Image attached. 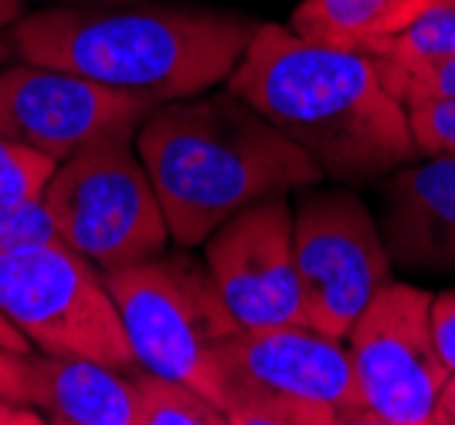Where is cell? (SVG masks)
Masks as SVG:
<instances>
[{"label":"cell","mask_w":455,"mask_h":425,"mask_svg":"<svg viewBox=\"0 0 455 425\" xmlns=\"http://www.w3.org/2000/svg\"><path fill=\"white\" fill-rule=\"evenodd\" d=\"M228 89L340 184H367L418 160L408 113L367 52L259 24Z\"/></svg>","instance_id":"obj_1"},{"label":"cell","mask_w":455,"mask_h":425,"mask_svg":"<svg viewBox=\"0 0 455 425\" xmlns=\"http://www.w3.org/2000/svg\"><path fill=\"white\" fill-rule=\"evenodd\" d=\"M255 31L248 14L194 4H65L14 20L11 48L160 106L228 82Z\"/></svg>","instance_id":"obj_2"},{"label":"cell","mask_w":455,"mask_h":425,"mask_svg":"<svg viewBox=\"0 0 455 425\" xmlns=\"http://www.w3.org/2000/svg\"><path fill=\"white\" fill-rule=\"evenodd\" d=\"M133 143L171 238L184 249L204 245L248 204L326 177L303 147L231 89L153 106Z\"/></svg>","instance_id":"obj_3"},{"label":"cell","mask_w":455,"mask_h":425,"mask_svg":"<svg viewBox=\"0 0 455 425\" xmlns=\"http://www.w3.org/2000/svg\"><path fill=\"white\" fill-rule=\"evenodd\" d=\"M214 371L228 425H371L347 341L309 324L238 327Z\"/></svg>","instance_id":"obj_4"},{"label":"cell","mask_w":455,"mask_h":425,"mask_svg":"<svg viewBox=\"0 0 455 425\" xmlns=\"http://www.w3.org/2000/svg\"><path fill=\"white\" fill-rule=\"evenodd\" d=\"M140 367L190 385L218 405L214 350L238 330L204 262L184 245L102 272ZM221 408V405H218Z\"/></svg>","instance_id":"obj_5"},{"label":"cell","mask_w":455,"mask_h":425,"mask_svg":"<svg viewBox=\"0 0 455 425\" xmlns=\"http://www.w3.org/2000/svg\"><path fill=\"white\" fill-rule=\"evenodd\" d=\"M133 140L136 126L99 136L61 160L44 188L61 242L99 272L143 262L171 242L160 197Z\"/></svg>","instance_id":"obj_6"},{"label":"cell","mask_w":455,"mask_h":425,"mask_svg":"<svg viewBox=\"0 0 455 425\" xmlns=\"http://www.w3.org/2000/svg\"><path fill=\"white\" fill-rule=\"evenodd\" d=\"M0 313L35 350L136 365L102 272L65 242L0 249Z\"/></svg>","instance_id":"obj_7"},{"label":"cell","mask_w":455,"mask_h":425,"mask_svg":"<svg viewBox=\"0 0 455 425\" xmlns=\"http://www.w3.org/2000/svg\"><path fill=\"white\" fill-rule=\"evenodd\" d=\"M292 252L306 324L347 337L374 293L391 279L384 232L347 188H303L292 208Z\"/></svg>","instance_id":"obj_8"},{"label":"cell","mask_w":455,"mask_h":425,"mask_svg":"<svg viewBox=\"0 0 455 425\" xmlns=\"http://www.w3.org/2000/svg\"><path fill=\"white\" fill-rule=\"evenodd\" d=\"M432 296L387 279L343 337L374 425H432V408L449 378L428 324Z\"/></svg>","instance_id":"obj_9"},{"label":"cell","mask_w":455,"mask_h":425,"mask_svg":"<svg viewBox=\"0 0 455 425\" xmlns=\"http://www.w3.org/2000/svg\"><path fill=\"white\" fill-rule=\"evenodd\" d=\"M153 102L92 78L24 61L0 68V136L52 160H68L99 136L140 126Z\"/></svg>","instance_id":"obj_10"},{"label":"cell","mask_w":455,"mask_h":425,"mask_svg":"<svg viewBox=\"0 0 455 425\" xmlns=\"http://www.w3.org/2000/svg\"><path fill=\"white\" fill-rule=\"evenodd\" d=\"M204 266L238 327L306 324L289 194L262 197L228 218L204 242Z\"/></svg>","instance_id":"obj_11"},{"label":"cell","mask_w":455,"mask_h":425,"mask_svg":"<svg viewBox=\"0 0 455 425\" xmlns=\"http://www.w3.org/2000/svg\"><path fill=\"white\" fill-rule=\"evenodd\" d=\"M384 245L401 269L455 272V156H425L395 171Z\"/></svg>","instance_id":"obj_12"},{"label":"cell","mask_w":455,"mask_h":425,"mask_svg":"<svg viewBox=\"0 0 455 425\" xmlns=\"http://www.w3.org/2000/svg\"><path fill=\"white\" fill-rule=\"evenodd\" d=\"M31 405L55 425H136L133 367L68 354H24Z\"/></svg>","instance_id":"obj_13"},{"label":"cell","mask_w":455,"mask_h":425,"mask_svg":"<svg viewBox=\"0 0 455 425\" xmlns=\"http://www.w3.org/2000/svg\"><path fill=\"white\" fill-rule=\"evenodd\" d=\"M432 4L438 0H299L289 28L323 44L371 52Z\"/></svg>","instance_id":"obj_14"},{"label":"cell","mask_w":455,"mask_h":425,"mask_svg":"<svg viewBox=\"0 0 455 425\" xmlns=\"http://www.w3.org/2000/svg\"><path fill=\"white\" fill-rule=\"evenodd\" d=\"M136 425H228V415L190 385L133 365Z\"/></svg>","instance_id":"obj_15"},{"label":"cell","mask_w":455,"mask_h":425,"mask_svg":"<svg viewBox=\"0 0 455 425\" xmlns=\"http://www.w3.org/2000/svg\"><path fill=\"white\" fill-rule=\"evenodd\" d=\"M367 55L378 65H398V68L449 59L455 55V7L449 0H438L425 14H418L408 28H401L398 35L371 48Z\"/></svg>","instance_id":"obj_16"},{"label":"cell","mask_w":455,"mask_h":425,"mask_svg":"<svg viewBox=\"0 0 455 425\" xmlns=\"http://www.w3.org/2000/svg\"><path fill=\"white\" fill-rule=\"evenodd\" d=\"M58 160L38 154L24 143L0 136V204L44 197V188L55 174Z\"/></svg>","instance_id":"obj_17"},{"label":"cell","mask_w":455,"mask_h":425,"mask_svg":"<svg viewBox=\"0 0 455 425\" xmlns=\"http://www.w3.org/2000/svg\"><path fill=\"white\" fill-rule=\"evenodd\" d=\"M378 68L387 92L401 106H415L428 99H455V55L411 65V68H398V65H378Z\"/></svg>","instance_id":"obj_18"},{"label":"cell","mask_w":455,"mask_h":425,"mask_svg":"<svg viewBox=\"0 0 455 425\" xmlns=\"http://www.w3.org/2000/svg\"><path fill=\"white\" fill-rule=\"evenodd\" d=\"M418 156H455V99L404 106Z\"/></svg>","instance_id":"obj_19"},{"label":"cell","mask_w":455,"mask_h":425,"mask_svg":"<svg viewBox=\"0 0 455 425\" xmlns=\"http://www.w3.org/2000/svg\"><path fill=\"white\" fill-rule=\"evenodd\" d=\"M35 242H61L44 197L0 204V249H18V245H35Z\"/></svg>","instance_id":"obj_20"},{"label":"cell","mask_w":455,"mask_h":425,"mask_svg":"<svg viewBox=\"0 0 455 425\" xmlns=\"http://www.w3.org/2000/svg\"><path fill=\"white\" fill-rule=\"evenodd\" d=\"M428 324H432V341H435L442 365L449 367V374H455V290L432 296Z\"/></svg>","instance_id":"obj_21"},{"label":"cell","mask_w":455,"mask_h":425,"mask_svg":"<svg viewBox=\"0 0 455 425\" xmlns=\"http://www.w3.org/2000/svg\"><path fill=\"white\" fill-rule=\"evenodd\" d=\"M0 395L7 398H18L28 402L31 398V385H28V365H24V354L4 348L0 344ZM31 405V402H28Z\"/></svg>","instance_id":"obj_22"},{"label":"cell","mask_w":455,"mask_h":425,"mask_svg":"<svg viewBox=\"0 0 455 425\" xmlns=\"http://www.w3.org/2000/svg\"><path fill=\"white\" fill-rule=\"evenodd\" d=\"M41 422H44V415L35 405L0 395V425H41Z\"/></svg>","instance_id":"obj_23"},{"label":"cell","mask_w":455,"mask_h":425,"mask_svg":"<svg viewBox=\"0 0 455 425\" xmlns=\"http://www.w3.org/2000/svg\"><path fill=\"white\" fill-rule=\"evenodd\" d=\"M432 425H455V374H449L442 391H438L435 408H432Z\"/></svg>","instance_id":"obj_24"},{"label":"cell","mask_w":455,"mask_h":425,"mask_svg":"<svg viewBox=\"0 0 455 425\" xmlns=\"http://www.w3.org/2000/svg\"><path fill=\"white\" fill-rule=\"evenodd\" d=\"M0 344H4V348H11V350H18V354H31V350H35L31 348V341H28V337H24V333L11 324L4 313H0Z\"/></svg>","instance_id":"obj_25"},{"label":"cell","mask_w":455,"mask_h":425,"mask_svg":"<svg viewBox=\"0 0 455 425\" xmlns=\"http://www.w3.org/2000/svg\"><path fill=\"white\" fill-rule=\"evenodd\" d=\"M20 11H24V0H0V31L11 28L18 18H24Z\"/></svg>","instance_id":"obj_26"},{"label":"cell","mask_w":455,"mask_h":425,"mask_svg":"<svg viewBox=\"0 0 455 425\" xmlns=\"http://www.w3.org/2000/svg\"><path fill=\"white\" fill-rule=\"evenodd\" d=\"M11 55H14V48H11V41H4V38H0V65H4V61L11 59Z\"/></svg>","instance_id":"obj_27"},{"label":"cell","mask_w":455,"mask_h":425,"mask_svg":"<svg viewBox=\"0 0 455 425\" xmlns=\"http://www.w3.org/2000/svg\"><path fill=\"white\" fill-rule=\"evenodd\" d=\"M85 4H126V0H85Z\"/></svg>","instance_id":"obj_28"},{"label":"cell","mask_w":455,"mask_h":425,"mask_svg":"<svg viewBox=\"0 0 455 425\" xmlns=\"http://www.w3.org/2000/svg\"><path fill=\"white\" fill-rule=\"evenodd\" d=\"M449 4H452V7H455V0H449Z\"/></svg>","instance_id":"obj_29"}]
</instances>
